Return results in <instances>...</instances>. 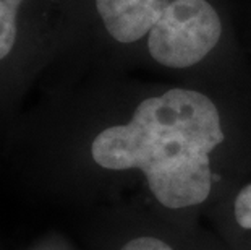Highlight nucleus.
Here are the masks:
<instances>
[{
  "instance_id": "f257e3e1",
  "label": "nucleus",
  "mask_w": 251,
  "mask_h": 250,
  "mask_svg": "<svg viewBox=\"0 0 251 250\" xmlns=\"http://www.w3.org/2000/svg\"><path fill=\"white\" fill-rule=\"evenodd\" d=\"M226 111L200 83L146 89L124 122L99 130L93 161L107 171H140L167 208L202 203L212 190L216 153L228 143Z\"/></svg>"
},
{
  "instance_id": "f03ea898",
  "label": "nucleus",
  "mask_w": 251,
  "mask_h": 250,
  "mask_svg": "<svg viewBox=\"0 0 251 250\" xmlns=\"http://www.w3.org/2000/svg\"><path fill=\"white\" fill-rule=\"evenodd\" d=\"M94 54L181 82H212L245 68L228 0H75Z\"/></svg>"
},
{
  "instance_id": "7ed1b4c3",
  "label": "nucleus",
  "mask_w": 251,
  "mask_h": 250,
  "mask_svg": "<svg viewBox=\"0 0 251 250\" xmlns=\"http://www.w3.org/2000/svg\"><path fill=\"white\" fill-rule=\"evenodd\" d=\"M34 0H0V60L13 52L20 34V12Z\"/></svg>"
},
{
  "instance_id": "20e7f679",
  "label": "nucleus",
  "mask_w": 251,
  "mask_h": 250,
  "mask_svg": "<svg viewBox=\"0 0 251 250\" xmlns=\"http://www.w3.org/2000/svg\"><path fill=\"white\" fill-rule=\"evenodd\" d=\"M235 218L238 226L251 229V184L245 185L235 198Z\"/></svg>"
},
{
  "instance_id": "39448f33",
  "label": "nucleus",
  "mask_w": 251,
  "mask_h": 250,
  "mask_svg": "<svg viewBox=\"0 0 251 250\" xmlns=\"http://www.w3.org/2000/svg\"><path fill=\"white\" fill-rule=\"evenodd\" d=\"M122 250H174V249L156 237L144 236V237L133 239V241L125 244V246L122 247Z\"/></svg>"
}]
</instances>
